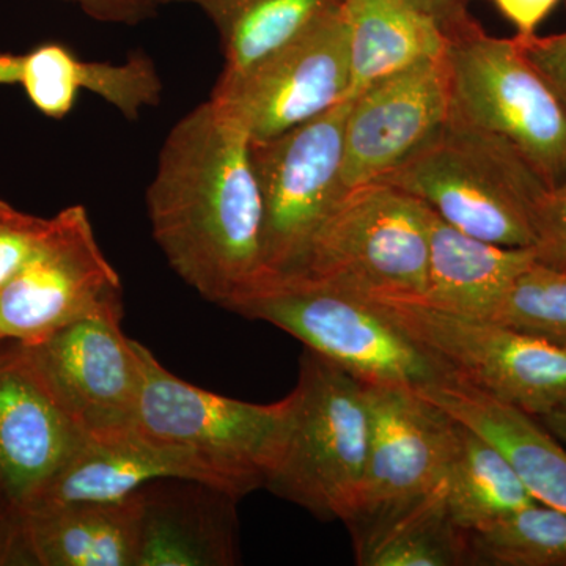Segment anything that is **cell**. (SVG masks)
<instances>
[{
  "label": "cell",
  "mask_w": 566,
  "mask_h": 566,
  "mask_svg": "<svg viewBox=\"0 0 566 566\" xmlns=\"http://www.w3.org/2000/svg\"><path fill=\"white\" fill-rule=\"evenodd\" d=\"M123 307L109 308L24 345L55 400L85 439L134 431L142 386V344L122 329Z\"/></svg>",
  "instance_id": "obj_13"
},
{
  "label": "cell",
  "mask_w": 566,
  "mask_h": 566,
  "mask_svg": "<svg viewBox=\"0 0 566 566\" xmlns=\"http://www.w3.org/2000/svg\"><path fill=\"white\" fill-rule=\"evenodd\" d=\"M342 17L352 71L348 99L382 77L444 55L446 33L408 0H344Z\"/></svg>",
  "instance_id": "obj_21"
},
{
  "label": "cell",
  "mask_w": 566,
  "mask_h": 566,
  "mask_svg": "<svg viewBox=\"0 0 566 566\" xmlns=\"http://www.w3.org/2000/svg\"><path fill=\"white\" fill-rule=\"evenodd\" d=\"M349 107L345 99L281 136L251 140L263 207V285L300 271L319 227L348 192L342 172Z\"/></svg>",
  "instance_id": "obj_9"
},
{
  "label": "cell",
  "mask_w": 566,
  "mask_h": 566,
  "mask_svg": "<svg viewBox=\"0 0 566 566\" xmlns=\"http://www.w3.org/2000/svg\"><path fill=\"white\" fill-rule=\"evenodd\" d=\"M428 307L493 319L513 283L535 262L532 248H504L465 234L428 210Z\"/></svg>",
  "instance_id": "obj_19"
},
{
  "label": "cell",
  "mask_w": 566,
  "mask_h": 566,
  "mask_svg": "<svg viewBox=\"0 0 566 566\" xmlns=\"http://www.w3.org/2000/svg\"><path fill=\"white\" fill-rule=\"evenodd\" d=\"M535 262L566 271V180L549 193L535 222Z\"/></svg>",
  "instance_id": "obj_30"
},
{
  "label": "cell",
  "mask_w": 566,
  "mask_h": 566,
  "mask_svg": "<svg viewBox=\"0 0 566 566\" xmlns=\"http://www.w3.org/2000/svg\"><path fill=\"white\" fill-rule=\"evenodd\" d=\"M542 422L543 427L549 431L557 441L566 447V401L553 411L546 412V415L536 417Z\"/></svg>",
  "instance_id": "obj_36"
},
{
  "label": "cell",
  "mask_w": 566,
  "mask_h": 566,
  "mask_svg": "<svg viewBox=\"0 0 566 566\" xmlns=\"http://www.w3.org/2000/svg\"><path fill=\"white\" fill-rule=\"evenodd\" d=\"M379 181L504 248H534L536 216L551 191L515 148L452 118Z\"/></svg>",
  "instance_id": "obj_2"
},
{
  "label": "cell",
  "mask_w": 566,
  "mask_h": 566,
  "mask_svg": "<svg viewBox=\"0 0 566 566\" xmlns=\"http://www.w3.org/2000/svg\"><path fill=\"white\" fill-rule=\"evenodd\" d=\"M450 117L515 148L551 189L566 180V112L515 39L468 18L446 32Z\"/></svg>",
  "instance_id": "obj_6"
},
{
  "label": "cell",
  "mask_w": 566,
  "mask_h": 566,
  "mask_svg": "<svg viewBox=\"0 0 566 566\" xmlns=\"http://www.w3.org/2000/svg\"><path fill=\"white\" fill-rule=\"evenodd\" d=\"M417 392L497 447L536 501L566 513V447L536 417L457 378Z\"/></svg>",
  "instance_id": "obj_18"
},
{
  "label": "cell",
  "mask_w": 566,
  "mask_h": 566,
  "mask_svg": "<svg viewBox=\"0 0 566 566\" xmlns=\"http://www.w3.org/2000/svg\"><path fill=\"white\" fill-rule=\"evenodd\" d=\"M139 495L114 504H65L21 516L22 565L136 566Z\"/></svg>",
  "instance_id": "obj_20"
},
{
  "label": "cell",
  "mask_w": 566,
  "mask_h": 566,
  "mask_svg": "<svg viewBox=\"0 0 566 566\" xmlns=\"http://www.w3.org/2000/svg\"><path fill=\"white\" fill-rule=\"evenodd\" d=\"M408 2L438 22L444 33L471 18L468 11L469 0H408Z\"/></svg>",
  "instance_id": "obj_35"
},
{
  "label": "cell",
  "mask_w": 566,
  "mask_h": 566,
  "mask_svg": "<svg viewBox=\"0 0 566 566\" xmlns=\"http://www.w3.org/2000/svg\"><path fill=\"white\" fill-rule=\"evenodd\" d=\"M506 20L517 29V35H534L539 22L545 20L558 0H494Z\"/></svg>",
  "instance_id": "obj_33"
},
{
  "label": "cell",
  "mask_w": 566,
  "mask_h": 566,
  "mask_svg": "<svg viewBox=\"0 0 566 566\" xmlns=\"http://www.w3.org/2000/svg\"><path fill=\"white\" fill-rule=\"evenodd\" d=\"M21 565V517L0 494V566Z\"/></svg>",
  "instance_id": "obj_34"
},
{
  "label": "cell",
  "mask_w": 566,
  "mask_h": 566,
  "mask_svg": "<svg viewBox=\"0 0 566 566\" xmlns=\"http://www.w3.org/2000/svg\"><path fill=\"white\" fill-rule=\"evenodd\" d=\"M161 479L199 480L227 491L192 457L132 431L112 439H84L28 512L48 505L114 504Z\"/></svg>",
  "instance_id": "obj_17"
},
{
  "label": "cell",
  "mask_w": 566,
  "mask_h": 566,
  "mask_svg": "<svg viewBox=\"0 0 566 566\" xmlns=\"http://www.w3.org/2000/svg\"><path fill=\"white\" fill-rule=\"evenodd\" d=\"M169 2L193 3V6L200 7L214 21L221 14V11L226 9L230 0H163V6Z\"/></svg>",
  "instance_id": "obj_38"
},
{
  "label": "cell",
  "mask_w": 566,
  "mask_h": 566,
  "mask_svg": "<svg viewBox=\"0 0 566 566\" xmlns=\"http://www.w3.org/2000/svg\"><path fill=\"white\" fill-rule=\"evenodd\" d=\"M428 208L376 181L342 197L316 232L300 271L312 282L367 300H420L427 289Z\"/></svg>",
  "instance_id": "obj_7"
},
{
  "label": "cell",
  "mask_w": 566,
  "mask_h": 566,
  "mask_svg": "<svg viewBox=\"0 0 566 566\" xmlns=\"http://www.w3.org/2000/svg\"><path fill=\"white\" fill-rule=\"evenodd\" d=\"M444 483L450 515L465 532L490 526L538 502L504 453L458 420Z\"/></svg>",
  "instance_id": "obj_22"
},
{
  "label": "cell",
  "mask_w": 566,
  "mask_h": 566,
  "mask_svg": "<svg viewBox=\"0 0 566 566\" xmlns=\"http://www.w3.org/2000/svg\"><path fill=\"white\" fill-rule=\"evenodd\" d=\"M450 117L446 57L382 77L352 98L342 180L346 191L382 180Z\"/></svg>",
  "instance_id": "obj_14"
},
{
  "label": "cell",
  "mask_w": 566,
  "mask_h": 566,
  "mask_svg": "<svg viewBox=\"0 0 566 566\" xmlns=\"http://www.w3.org/2000/svg\"><path fill=\"white\" fill-rule=\"evenodd\" d=\"M147 211L167 263L205 300L230 311L263 285V207L251 137L211 99L167 134Z\"/></svg>",
  "instance_id": "obj_1"
},
{
  "label": "cell",
  "mask_w": 566,
  "mask_h": 566,
  "mask_svg": "<svg viewBox=\"0 0 566 566\" xmlns=\"http://www.w3.org/2000/svg\"><path fill=\"white\" fill-rule=\"evenodd\" d=\"M118 307L120 277L99 248L87 210L71 205L52 216L39 253L0 289V342L39 344L70 324Z\"/></svg>",
  "instance_id": "obj_11"
},
{
  "label": "cell",
  "mask_w": 566,
  "mask_h": 566,
  "mask_svg": "<svg viewBox=\"0 0 566 566\" xmlns=\"http://www.w3.org/2000/svg\"><path fill=\"white\" fill-rule=\"evenodd\" d=\"M81 91L99 96L128 120H137L142 112L161 103L163 81L151 59L133 54L122 63H77Z\"/></svg>",
  "instance_id": "obj_27"
},
{
  "label": "cell",
  "mask_w": 566,
  "mask_h": 566,
  "mask_svg": "<svg viewBox=\"0 0 566 566\" xmlns=\"http://www.w3.org/2000/svg\"><path fill=\"white\" fill-rule=\"evenodd\" d=\"M517 46L547 82L566 112V32L549 36H515Z\"/></svg>",
  "instance_id": "obj_31"
},
{
  "label": "cell",
  "mask_w": 566,
  "mask_h": 566,
  "mask_svg": "<svg viewBox=\"0 0 566 566\" xmlns=\"http://www.w3.org/2000/svg\"><path fill=\"white\" fill-rule=\"evenodd\" d=\"M348 35L342 7L311 31L233 77L211 102L253 142L273 139L348 99Z\"/></svg>",
  "instance_id": "obj_12"
},
{
  "label": "cell",
  "mask_w": 566,
  "mask_h": 566,
  "mask_svg": "<svg viewBox=\"0 0 566 566\" xmlns=\"http://www.w3.org/2000/svg\"><path fill=\"white\" fill-rule=\"evenodd\" d=\"M360 566H469L468 532L458 527L446 483L406 513L359 560Z\"/></svg>",
  "instance_id": "obj_24"
},
{
  "label": "cell",
  "mask_w": 566,
  "mask_h": 566,
  "mask_svg": "<svg viewBox=\"0 0 566 566\" xmlns=\"http://www.w3.org/2000/svg\"><path fill=\"white\" fill-rule=\"evenodd\" d=\"M290 395L289 433L264 488L318 520L345 523L370 444L367 385L305 348Z\"/></svg>",
  "instance_id": "obj_4"
},
{
  "label": "cell",
  "mask_w": 566,
  "mask_h": 566,
  "mask_svg": "<svg viewBox=\"0 0 566 566\" xmlns=\"http://www.w3.org/2000/svg\"><path fill=\"white\" fill-rule=\"evenodd\" d=\"M469 566H566V513L542 502L468 532Z\"/></svg>",
  "instance_id": "obj_25"
},
{
  "label": "cell",
  "mask_w": 566,
  "mask_h": 566,
  "mask_svg": "<svg viewBox=\"0 0 566 566\" xmlns=\"http://www.w3.org/2000/svg\"><path fill=\"white\" fill-rule=\"evenodd\" d=\"M230 312L273 324L367 386L422 390L455 378L375 301L312 282H268Z\"/></svg>",
  "instance_id": "obj_5"
},
{
  "label": "cell",
  "mask_w": 566,
  "mask_h": 566,
  "mask_svg": "<svg viewBox=\"0 0 566 566\" xmlns=\"http://www.w3.org/2000/svg\"><path fill=\"white\" fill-rule=\"evenodd\" d=\"M77 63L80 57L59 43L22 55L20 84L41 114L61 120L73 111L81 93Z\"/></svg>",
  "instance_id": "obj_28"
},
{
  "label": "cell",
  "mask_w": 566,
  "mask_h": 566,
  "mask_svg": "<svg viewBox=\"0 0 566 566\" xmlns=\"http://www.w3.org/2000/svg\"><path fill=\"white\" fill-rule=\"evenodd\" d=\"M28 348L0 342V494L18 516L84 441Z\"/></svg>",
  "instance_id": "obj_15"
},
{
  "label": "cell",
  "mask_w": 566,
  "mask_h": 566,
  "mask_svg": "<svg viewBox=\"0 0 566 566\" xmlns=\"http://www.w3.org/2000/svg\"><path fill=\"white\" fill-rule=\"evenodd\" d=\"M136 566H230L240 562V499L199 480L161 479L137 491Z\"/></svg>",
  "instance_id": "obj_16"
},
{
  "label": "cell",
  "mask_w": 566,
  "mask_h": 566,
  "mask_svg": "<svg viewBox=\"0 0 566 566\" xmlns=\"http://www.w3.org/2000/svg\"><path fill=\"white\" fill-rule=\"evenodd\" d=\"M344 0H230L214 22L223 46L222 74L251 70L340 9Z\"/></svg>",
  "instance_id": "obj_23"
},
{
  "label": "cell",
  "mask_w": 566,
  "mask_h": 566,
  "mask_svg": "<svg viewBox=\"0 0 566 566\" xmlns=\"http://www.w3.org/2000/svg\"><path fill=\"white\" fill-rule=\"evenodd\" d=\"M142 386L134 431L199 461L238 499L266 485L281 457L292 395L248 403L182 381L142 345Z\"/></svg>",
  "instance_id": "obj_3"
},
{
  "label": "cell",
  "mask_w": 566,
  "mask_h": 566,
  "mask_svg": "<svg viewBox=\"0 0 566 566\" xmlns=\"http://www.w3.org/2000/svg\"><path fill=\"white\" fill-rule=\"evenodd\" d=\"M80 7L87 17L111 24L134 25L150 18L163 0H63Z\"/></svg>",
  "instance_id": "obj_32"
},
{
  "label": "cell",
  "mask_w": 566,
  "mask_h": 566,
  "mask_svg": "<svg viewBox=\"0 0 566 566\" xmlns=\"http://www.w3.org/2000/svg\"><path fill=\"white\" fill-rule=\"evenodd\" d=\"M371 301L457 379L534 417L565 403L566 348L419 301Z\"/></svg>",
  "instance_id": "obj_10"
},
{
  "label": "cell",
  "mask_w": 566,
  "mask_h": 566,
  "mask_svg": "<svg viewBox=\"0 0 566 566\" xmlns=\"http://www.w3.org/2000/svg\"><path fill=\"white\" fill-rule=\"evenodd\" d=\"M51 229L52 218L18 210L0 197V289L39 253Z\"/></svg>",
  "instance_id": "obj_29"
},
{
  "label": "cell",
  "mask_w": 566,
  "mask_h": 566,
  "mask_svg": "<svg viewBox=\"0 0 566 566\" xmlns=\"http://www.w3.org/2000/svg\"><path fill=\"white\" fill-rule=\"evenodd\" d=\"M490 322L566 348V271L532 263Z\"/></svg>",
  "instance_id": "obj_26"
},
{
  "label": "cell",
  "mask_w": 566,
  "mask_h": 566,
  "mask_svg": "<svg viewBox=\"0 0 566 566\" xmlns=\"http://www.w3.org/2000/svg\"><path fill=\"white\" fill-rule=\"evenodd\" d=\"M22 55L0 52V85L20 84Z\"/></svg>",
  "instance_id": "obj_37"
},
{
  "label": "cell",
  "mask_w": 566,
  "mask_h": 566,
  "mask_svg": "<svg viewBox=\"0 0 566 566\" xmlns=\"http://www.w3.org/2000/svg\"><path fill=\"white\" fill-rule=\"evenodd\" d=\"M370 444L345 526L356 562L444 482L457 420L406 387L367 386Z\"/></svg>",
  "instance_id": "obj_8"
}]
</instances>
